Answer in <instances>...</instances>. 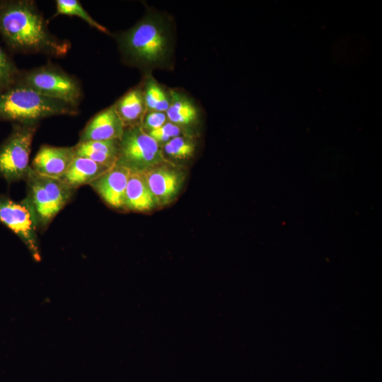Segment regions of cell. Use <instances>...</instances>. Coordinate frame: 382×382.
Here are the masks:
<instances>
[{
  "label": "cell",
  "instance_id": "4",
  "mask_svg": "<svg viewBox=\"0 0 382 382\" xmlns=\"http://www.w3.org/2000/svg\"><path fill=\"white\" fill-rule=\"evenodd\" d=\"M24 180L26 198L34 211L38 229L45 230L71 200L76 190L61 179L40 175L31 168Z\"/></svg>",
  "mask_w": 382,
  "mask_h": 382
},
{
  "label": "cell",
  "instance_id": "12",
  "mask_svg": "<svg viewBox=\"0 0 382 382\" xmlns=\"http://www.w3.org/2000/svg\"><path fill=\"white\" fill-rule=\"evenodd\" d=\"M125 129L112 105L97 113L87 122L80 132L79 141L120 139Z\"/></svg>",
  "mask_w": 382,
  "mask_h": 382
},
{
  "label": "cell",
  "instance_id": "16",
  "mask_svg": "<svg viewBox=\"0 0 382 382\" xmlns=\"http://www.w3.org/2000/svg\"><path fill=\"white\" fill-rule=\"evenodd\" d=\"M113 105L125 128L141 125L147 110L140 88L129 90Z\"/></svg>",
  "mask_w": 382,
  "mask_h": 382
},
{
  "label": "cell",
  "instance_id": "18",
  "mask_svg": "<svg viewBox=\"0 0 382 382\" xmlns=\"http://www.w3.org/2000/svg\"><path fill=\"white\" fill-rule=\"evenodd\" d=\"M142 91L147 111H167L170 105V95L154 79H148Z\"/></svg>",
  "mask_w": 382,
  "mask_h": 382
},
{
  "label": "cell",
  "instance_id": "8",
  "mask_svg": "<svg viewBox=\"0 0 382 382\" xmlns=\"http://www.w3.org/2000/svg\"><path fill=\"white\" fill-rule=\"evenodd\" d=\"M0 222L21 240L35 261L41 260L38 226L34 211L26 197L17 202L0 195Z\"/></svg>",
  "mask_w": 382,
  "mask_h": 382
},
{
  "label": "cell",
  "instance_id": "21",
  "mask_svg": "<svg viewBox=\"0 0 382 382\" xmlns=\"http://www.w3.org/2000/svg\"><path fill=\"white\" fill-rule=\"evenodd\" d=\"M20 73L15 63L0 46V92L13 85Z\"/></svg>",
  "mask_w": 382,
  "mask_h": 382
},
{
  "label": "cell",
  "instance_id": "13",
  "mask_svg": "<svg viewBox=\"0 0 382 382\" xmlns=\"http://www.w3.org/2000/svg\"><path fill=\"white\" fill-rule=\"evenodd\" d=\"M110 168L89 158L75 156L61 180L76 190L81 186L90 185Z\"/></svg>",
  "mask_w": 382,
  "mask_h": 382
},
{
  "label": "cell",
  "instance_id": "5",
  "mask_svg": "<svg viewBox=\"0 0 382 382\" xmlns=\"http://www.w3.org/2000/svg\"><path fill=\"white\" fill-rule=\"evenodd\" d=\"M17 82L42 96L75 105H78L82 96L78 80L53 64L21 71Z\"/></svg>",
  "mask_w": 382,
  "mask_h": 382
},
{
  "label": "cell",
  "instance_id": "22",
  "mask_svg": "<svg viewBox=\"0 0 382 382\" xmlns=\"http://www.w3.org/2000/svg\"><path fill=\"white\" fill-rule=\"evenodd\" d=\"M146 133L158 144H166L171 139L180 136L181 127L173 123L168 122L162 127L156 129L150 130Z\"/></svg>",
  "mask_w": 382,
  "mask_h": 382
},
{
  "label": "cell",
  "instance_id": "7",
  "mask_svg": "<svg viewBox=\"0 0 382 382\" xmlns=\"http://www.w3.org/2000/svg\"><path fill=\"white\" fill-rule=\"evenodd\" d=\"M167 163L159 144L141 125L127 127L120 139L117 164L131 171L143 172L156 166Z\"/></svg>",
  "mask_w": 382,
  "mask_h": 382
},
{
  "label": "cell",
  "instance_id": "20",
  "mask_svg": "<svg viewBox=\"0 0 382 382\" xmlns=\"http://www.w3.org/2000/svg\"><path fill=\"white\" fill-rule=\"evenodd\" d=\"M195 150V144L191 139L178 136L164 144L163 153L168 156L185 160L191 158Z\"/></svg>",
  "mask_w": 382,
  "mask_h": 382
},
{
  "label": "cell",
  "instance_id": "19",
  "mask_svg": "<svg viewBox=\"0 0 382 382\" xmlns=\"http://www.w3.org/2000/svg\"><path fill=\"white\" fill-rule=\"evenodd\" d=\"M56 15L76 16L100 32L108 33L103 25L96 21L77 0H57Z\"/></svg>",
  "mask_w": 382,
  "mask_h": 382
},
{
  "label": "cell",
  "instance_id": "2",
  "mask_svg": "<svg viewBox=\"0 0 382 382\" xmlns=\"http://www.w3.org/2000/svg\"><path fill=\"white\" fill-rule=\"evenodd\" d=\"M125 59L134 65H163L170 54L167 25L157 16L148 15L119 37Z\"/></svg>",
  "mask_w": 382,
  "mask_h": 382
},
{
  "label": "cell",
  "instance_id": "3",
  "mask_svg": "<svg viewBox=\"0 0 382 382\" xmlns=\"http://www.w3.org/2000/svg\"><path fill=\"white\" fill-rule=\"evenodd\" d=\"M78 105L42 96L16 82L0 92V121L37 124L44 118L78 113Z\"/></svg>",
  "mask_w": 382,
  "mask_h": 382
},
{
  "label": "cell",
  "instance_id": "15",
  "mask_svg": "<svg viewBox=\"0 0 382 382\" xmlns=\"http://www.w3.org/2000/svg\"><path fill=\"white\" fill-rule=\"evenodd\" d=\"M74 149L76 156L112 168L118 161L120 139L79 141Z\"/></svg>",
  "mask_w": 382,
  "mask_h": 382
},
{
  "label": "cell",
  "instance_id": "23",
  "mask_svg": "<svg viewBox=\"0 0 382 382\" xmlns=\"http://www.w3.org/2000/svg\"><path fill=\"white\" fill-rule=\"evenodd\" d=\"M165 112L158 111H147L142 120L141 127L146 132L158 129L167 122Z\"/></svg>",
  "mask_w": 382,
  "mask_h": 382
},
{
  "label": "cell",
  "instance_id": "11",
  "mask_svg": "<svg viewBox=\"0 0 382 382\" xmlns=\"http://www.w3.org/2000/svg\"><path fill=\"white\" fill-rule=\"evenodd\" d=\"M142 173L156 202L161 205L173 200L183 184L180 172L163 163Z\"/></svg>",
  "mask_w": 382,
  "mask_h": 382
},
{
  "label": "cell",
  "instance_id": "9",
  "mask_svg": "<svg viewBox=\"0 0 382 382\" xmlns=\"http://www.w3.org/2000/svg\"><path fill=\"white\" fill-rule=\"evenodd\" d=\"M130 172L129 168L116 164L90 185L108 206L125 209V191Z\"/></svg>",
  "mask_w": 382,
  "mask_h": 382
},
{
  "label": "cell",
  "instance_id": "1",
  "mask_svg": "<svg viewBox=\"0 0 382 382\" xmlns=\"http://www.w3.org/2000/svg\"><path fill=\"white\" fill-rule=\"evenodd\" d=\"M0 35L18 52L61 57L71 49L69 41L50 31L47 21L30 0L0 1Z\"/></svg>",
  "mask_w": 382,
  "mask_h": 382
},
{
  "label": "cell",
  "instance_id": "17",
  "mask_svg": "<svg viewBox=\"0 0 382 382\" xmlns=\"http://www.w3.org/2000/svg\"><path fill=\"white\" fill-rule=\"evenodd\" d=\"M169 95L170 105L166 112L169 122L180 127L196 124L199 119V112L192 100L175 91H171Z\"/></svg>",
  "mask_w": 382,
  "mask_h": 382
},
{
  "label": "cell",
  "instance_id": "6",
  "mask_svg": "<svg viewBox=\"0 0 382 382\" xmlns=\"http://www.w3.org/2000/svg\"><path fill=\"white\" fill-rule=\"evenodd\" d=\"M37 124H13L0 145V178L8 184L25 180L30 165L29 157Z\"/></svg>",
  "mask_w": 382,
  "mask_h": 382
},
{
  "label": "cell",
  "instance_id": "14",
  "mask_svg": "<svg viewBox=\"0 0 382 382\" xmlns=\"http://www.w3.org/2000/svg\"><path fill=\"white\" fill-rule=\"evenodd\" d=\"M156 203L143 173L131 171L125 191V209L145 212L152 209Z\"/></svg>",
  "mask_w": 382,
  "mask_h": 382
},
{
  "label": "cell",
  "instance_id": "10",
  "mask_svg": "<svg viewBox=\"0 0 382 382\" xmlns=\"http://www.w3.org/2000/svg\"><path fill=\"white\" fill-rule=\"evenodd\" d=\"M74 146L42 145L30 165L35 173L61 179L75 157Z\"/></svg>",
  "mask_w": 382,
  "mask_h": 382
}]
</instances>
